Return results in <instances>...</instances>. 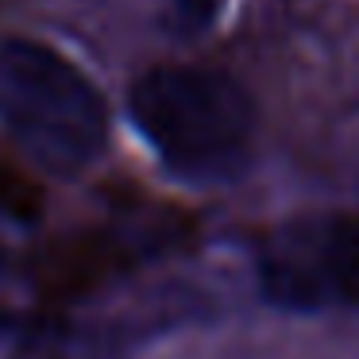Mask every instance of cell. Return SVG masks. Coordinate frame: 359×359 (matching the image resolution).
<instances>
[{
    "mask_svg": "<svg viewBox=\"0 0 359 359\" xmlns=\"http://www.w3.org/2000/svg\"><path fill=\"white\" fill-rule=\"evenodd\" d=\"M128 116L170 170L224 178L248 158L251 93L212 66H155L128 89Z\"/></svg>",
    "mask_w": 359,
    "mask_h": 359,
    "instance_id": "6da1fadb",
    "label": "cell"
},
{
    "mask_svg": "<svg viewBox=\"0 0 359 359\" xmlns=\"http://www.w3.org/2000/svg\"><path fill=\"white\" fill-rule=\"evenodd\" d=\"M0 124L39 166L78 174L109 140L104 97L66 55L39 39H0Z\"/></svg>",
    "mask_w": 359,
    "mask_h": 359,
    "instance_id": "7a4b0ae2",
    "label": "cell"
},
{
    "mask_svg": "<svg viewBox=\"0 0 359 359\" xmlns=\"http://www.w3.org/2000/svg\"><path fill=\"white\" fill-rule=\"evenodd\" d=\"M259 286L286 309H344L359 302V217L305 212L259 243Z\"/></svg>",
    "mask_w": 359,
    "mask_h": 359,
    "instance_id": "3957f363",
    "label": "cell"
},
{
    "mask_svg": "<svg viewBox=\"0 0 359 359\" xmlns=\"http://www.w3.org/2000/svg\"><path fill=\"white\" fill-rule=\"evenodd\" d=\"M0 212L16 220H35L43 212V189L16 170L12 163H0Z\"/></svg>",
    "mask_w": 359,
    "mask_h": 359,
    "instance_id": "277c9868",
    "label": "cell"
},
{
    "mask_svg": "<svg viewBox=\"0 0 359 359\" xmlns=\"http://www.w3.org/2000/svg\"><path fill=\"white\" fill-rule=\"evenodd\" d=\"M174 16L189 32H205L209 24H217V16L224 12V0H170Z\"/></svg>",
    "mask_w": 359,
    "mask_h": 359,
    "instance_id": "5b68a950",
    "label": "cell"
}]
</instances>
